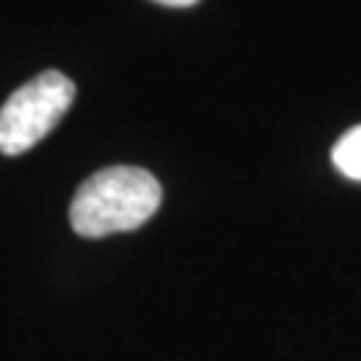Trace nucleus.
I'll return each instance as SVG.
<instances>
[{"mask_svg":"<svg viewBox=\"0 0 361 361\" xmlns=\"http://www.w3.org/2000/svg\"><path fill=\"white\" fill-rule=\"evenodd\" d=\"M332 161L340 174L361 182V126H353L337 140V145L332 147Z\"/></svg>","mask_w":361,"mask_h":361,"instance_id":"7ed1b4c3","label":"nucleus"},{"mask_svg":"<svg viewBox=\"0 0 361 361\" xmlns=\"http://www.w3.org/2000/svg\"><path fill=\"white\" fill-rule=\"evenodd\" d=\"M75 99V83L46 70L13 91L0 107V153L22 155L49 137Z\"/></svg>","mask_w":361,"mask_h":361,"instance_id":"f03ea898","label":"nucleus"},{"mask_svg":"<svg viewBox=\"0 0 361 361\" xmlns=\"http://www.w3.org/2000/svg\"><path fill=\"white\" fill-rule=\"evenodd\" d=\"M161 207V185L140 166H110L78 188L70 204V225L83 238L142 228Z\"/></svg>","mask_w":361,"mask_h":361,"instance_id":"f257e3e1","label":"nucleus"},{"mask_svg":"<svg viewBox=\"0 0 361 361\" xmlns=\"http://www.w3.org/2000/svg\"><path fill=\"white\" fill-rule=\"evenodd\" d=\"M155 3L169 6V8H190V6H195L198 0H155Z\"/></svg>","mask_w":361,"mask_h":361,"instance_id":"20e7f679","label":"nucleus"}]
</instances>
